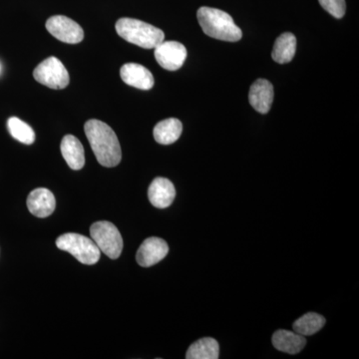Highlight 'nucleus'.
Segmentation results:
<instances>
[{
    "label": "nucleus",
    "mask_w": 359,
    "mask_h": 359,
    "mask_svg": "<svg viewBox=\"0 0 359 359\" xmlns=\"http://www.w3.org/2000/svg\"><path fill=\"white\" fill-rule=\"evenodd\" d=\"M84 131L99 164L107 168L119 165L122 159L121 146L109 125L91 119L85 123Z\"/></svg>",
    "instance_id": "1"
},
{
    "label": "nucleus",
    "mask_w": 359,
    "mask_h": 359,
    "mask_svg": "<svg viewBox=\"0 0 359 359\" xmlns=\"http://www.w3.org/2000/svg\"><path fill=\"white\" fill-rule=\"evenodd\" d=\"M197 18L203 32L212 39L228 42H237L242 39V30L230 14L223 11L203 6L198 11Z\"/></svg>",
    "instance_id": "2"
},
{
    "label": "nucleus",
    "mask_w": 359,
    "mask_h": 359,
    "mask_svg": "<svg viewBox=\"0 0 359 359\" xmlns=\"http://www.w3.org/2000/svg\"><path fill=\"white\" fill-rule=\"evenodd\" d=\"M115 28L120 37L142 48L154 49L165 39L164 32L159 28L134 18H120Z\"/></svg>",
    "instance_id": "3"
},
{
    "label": "nucleus",
    "mask_w": 359,
    "mask_h": 359,
    "mask_svg": "<svg viewBox=\"0 0 359 359\" xmlns=\"http://www.w3.org/2000/svg\"><path fill=\"white\" fill-rule=\"evenodd\" d=\"M56 245L58 249L69 252L78 262L87 266L98 263L100 259L101 250L95 242L79 233H68L60 236L56 240Z\"/></svg>",
    "instance_id": "4"
},
{
    "label": "nucleus",
    "mask_w": 359,
    "mask_h": 359,
    "mask_svg": "<svg viewBox=\"0 0 359 359\" xmlns=\"http://www.w3.org/2000/svg\"><path fill=\"white\" fill-rule=\"evenodd\" d=\"M90 235L99 250L111 259L121 256L123 238L114 224L107 221L97 222L90 228Z\"/></svg>",
    "instance_id": "5"
},
{
    "label": "nucleus",
    "mask_w": 359,
    "mask_h": 359,
    "mask_svg": "<svg viewBox=\"0 0 359 359\" xmlns=\"http://www.w3.org/2000/svg\"><path fill=\"white\" fill-rule=\"evenodd\" d=\"M33 77L39 83L55 90L66 88L70 82L65 66L54 56L42 61L33 71Z\"/></svg>",
    "instance_id": "6"
},
{
    "label": "nucleus",
    "mask_w": 359,
    "mask_h": 359,
    "mask_svg": "<svg viewBox=\"0 0 359 359\" xmlns=\"http://www.w3.org/2000/svg\"><path fill=\"white\" fill-rule=\"evenodd\" d=\"M46 29L52 36L68 44H78L84 39L81 26L67 16H51L46 21Z\"/></svg>",
    "instance_id": "7"
},
{
    "label": "nucleus",
    "mask_w": 359,
    "mask_h": 359,
    "mask_svg": "<svg viewBox=\"0 0 359 359\" xmlns=\"http://www.w3.org/2000/svg\"><path fill=\"white\" fill-rule=\"evenodd\" d=\"M155 58L161 67L176 71L183 66L187 58V49L177 41H163L155 47Z\"/></svg>",
    "instance_id": "8"
},
{
    "label": "nucleus",
    "mask_w": 359,
    "mask_h": 359,
    "mask_svg": "<svg viewBox=\"0 0 359 359\" xmlns=\"http://www.w3.org/2000/svg\"><path fill=\"white\" fill-rule=\"evenodd\" d=\"M169 245L163 238H148L144 241L136 255V261L143 268H150L166 257Z\"/></svg>",
    "instance_id": "9"
},
{
    "label": "nucleus",
    "mask_w": 359,
    "mask_h": 359,
    "mask_svg": "<svg viewBox=\"0 0 359 359\" xmlns=\"http://www.w3.org/2000/svg\"><path fill=\"white\" fill-rule=\"evenodd\" d=\"M121 79L129 86L140 90H150L155 84L154 76L145 66L127 63L120 69Z\"/></svg>",
    "instance_id": "10"
},
{
    "label": "nucleus",
    "mask_w": 359,
    "mask_h": 359,
    "mask_svg": "<svg viewBox=\"0 0 359 359\" xmlns=\"http://www.w3.org/2000/svg\"><path fill=\"white\" fill-rule=\"evenodd\" d=\"M56 200L48 189L39 188L33 190L27 198V208L33 216L44 219L53 214Z\"/></svg>",
    "instance_id": "11"
},
{
    "label": "nucleus",
    "mask_w": 359,
    "mask_h": 359,
    "mask_svg": "<svg viewBox=\"0 0 359 359\" xmlns=\"http://www.w3.org/2000/svg\"><path fill=\"white\" fill-rule=\"evenodd\" d=\"M176 189L170 180L158 177L153 180L148 190L151 204L158 209H166L174 202Z\"/></svg>",
    "instance_id": "12"
},
{
    "label": "nucleus",
    "mask_w": 359,
    "mask_h": 359,
    "mask_svg": "<svg viewBox=\"0 0 359 359\" xmlns=\"http://www.w3.org/2000/svg\"><path fill=\"white\" fill-rule=\"evenodd\" d=\"M273 86L271 82L266 79H257L254 84L250 86L249 93V100L250 105L255 110L261 114H266L271 110L273 105Z\"/></svg>",
    "instance_id": "13"
},
{
    "label": "nucleus",
    "mask_w": 359,
    "mask_h": 359,
    "mask_svg": "<svg viewBox=\"0 0 359 359\" xmlns=\"http://www.w3.org/2000/svg\"><path fill=\"white\" fill-rule=\"evenodd\" d=\"M60 149L61 154L71 169L78 171L84 167V148L76 137L73 135H66L61 141Z\"/></svg>",
    "instance_id": "14"
},
{
    "label": "nucleus",
    "mask_w": 359,
    "mask_h": 359,
    "mask_svg": "<svg viewBox=\"0 0 359 359\" xmlns=\"http://www.w3.org/2000/svg\"><path fill=\"white\" fill-rule=\"evenodd\" d=\"M273 344L278 351L289 354L301 353L306 346V339L304 335L295 332L280 330L273 335Z\"/></svg>",
    "instance_id": "15"
},
{
    "label": "nucleus",
    "mask_w": 359,
    "mask_h": 359,
    "mask_svg": "<svg viewBox=\"0 0 359 359\" xmlns=\"http://www.w3.org/2000/svg\"><path fill=\"white\" fill-rule=\"evenodd\" d=\"M182 131H183V125L181 121L176 118H169L158 123L153 134L157 143L161 145H171L178 140Z\"/></svg>",
    "instance_id": "16"
},
{
    "label": "nucleus",
    "mask_w": 359,
    "mask_h": 359,
    "mask_svg": "<svg viewBox=\"0 0 359 359\" xmlns=\"http://www.w3.org/2000/svg\"><path fill=\"white\" fill-rule=\"evenodd\" d=\"M295 51H297V39L292 33L285 32L276 40L271 56L276 63L285 65L294 59Z\"/></svg>",
    "instance_id": "17"
},
{
    "label": "nucleus",
    "mask_w": 359,
    "mask_h": 359,
    "mask_svg": "<svg viewBox=\"0 0 359 359\" xmlns=\"http://www.w3.org/2000/svg\"><path fill=\"white\" fill-rule=\"evenodd\" d=\"M219 356L218 341L212 337H205L194 342L186 353L187 359H218Z\"/></svg>",
    "instance_id": "18"
},
{
    "label": "nucleus",
    "mask_w": 359,
    "mask_h": 359,
    "mask_svg": "<svg viewBox=\"0 0 359 359\" xmlns=\"http://www.w3.org/2000/svg\"><path fill=\"white\" fill-rule=\"evenodd\" d=\"M325 325V318L323 316L316 313H309L295 320L292 327L297 334L309 337L320 332Z\"/></svg>",
    "instance_id": "19"
},
{
    "label": "nucleus",
    "mask_w": 359,
    "mask_h": 359,
    "mask_svg": "<svg viewBox=\"0 0 359 359\" xmlns=\"http://www.w3.org/2000/svg\"><path fill=\"white\" fill-rule=\"evenodd\" d=\"M9 133L15 140L25 145H32L35 141L34 130L18 117L9 118L7 122Z\"/></svg>",
    "instance_id": "20"
},
{
    "label": "nucleus",
    "mask_w": 359,
    "mask_h": 359,
    "mask_svg": "<svg viewBox=\"0 0 359 359\" xmlns=\"http://www.w3.org/2000/svg\"><path fill=\"white\" fill-rule=\"evenodd\" d=\"M321 7L334 18L340 20L346 14V0H318Z\"/></svg>",
    "instance_id": "21"
}]
</instances>
